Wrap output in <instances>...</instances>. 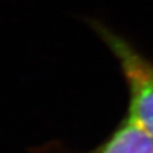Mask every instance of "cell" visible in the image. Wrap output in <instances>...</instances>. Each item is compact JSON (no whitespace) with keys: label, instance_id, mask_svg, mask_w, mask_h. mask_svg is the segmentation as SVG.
<instances>
[{"label":"cell","instance_id":"cell-1","mask_svg":"<svg viewBox=\"0 0 153 153\" xmlns=\"http://www.w3.org/2000/svg\"><path fill=\"white\" fill-rule=\"evenodd\" d=\"M89 23L120 62L129 87V116L153 137V63L101 21L91 19Z\"/></svg>","mask_w":153,"mask_h":153},{"label":"cell","instance_id":"cell-2","mask_svg":"<svg viewBox=\"0 0 153 153\" xmlns=\"http://www.w3.org/2000/svg\"><path fill=\"white\" fill-rule=\"evenodd\" d=\"M91 153H153V137L135 118L128 116L107 141Z\"/></svg>","mask_w":153,"mask_h":153}]
</instances>
